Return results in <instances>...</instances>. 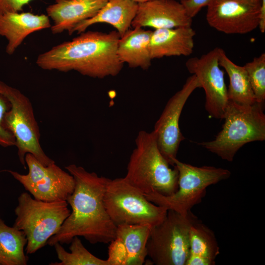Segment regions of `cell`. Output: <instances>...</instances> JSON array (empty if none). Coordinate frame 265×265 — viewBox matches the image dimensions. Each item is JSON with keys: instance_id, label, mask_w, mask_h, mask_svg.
I'll use <instances>...</instances> for the list:
<instances>
[{"instance_id": "6da1fadb", "label": "cell", "mask_w": 265, "mask_h": 265, "mask_svg": "<svg viewBox=\"0 0 265 265\" xmlns=\"http://www.w3.org/2000/svg\"><path fill=\"white\" fill-rule=\"evenodd\" d=\"M65 169L74 177L75 186L66 201L72 209L59 231L47 244H69L76 237H82L91 244L109 243L116 237L117 226L108 214L104 203L109 179L89 172L71 164Z\"/></svg>"}, {"instance_id": "277c9868", "label": "cell", "mask_w": 265, "mask_h": 265, "mask_svg": "<svg viewBox=\"0 0 265 265\" xmlns=\"http://www.w3.org/2000/svg\"><path fill=\"white\" fill-rule=\"evenodd\" d=\"M222 130L211 141L197 144L223 160L232 161L245 144L265 140L263 104L241 106L228 101Z\"/></svg>"}, {"instance_id": "4dcf8cb0", "label": "cell", "mask_w": 265, "mask_h": 265, "mask_svg": "<svg viewBox=\"0 0 265 265\" xmlns=\"http://www.w3.org/2000/svg\"><path fill=\"white\" fill-rule=\"evenodd\" d=\"M133 0L137 2V3H140L144 2L149 1L151 0Z\"/></svg>"}, {"instance_id": "8fae6325", "label": "cell", "mask_w": 265, "mask_h": 265, "mask_svg": "<svg viewBox=\"0 0 265 265\" xmlns=\"http://www.w3.org/2000/svg\"><path fill=\"white\" fill-rule=\"evenodd\" d=\"M198 88H201L200 83L197 77L192 74L183 87L169 99L155 124L153 131L159 149L173 166V159L177 158L180 143L185 139L179 127L180 116L187 99Z\"/></svg>"}, {"instance_id": "5bb4252c", "label": "cell", "mask_w": 265, "mask_h": 265, "mask_svg": "<svg viewBox=\"0 0 265 265\" xmlns=\"http://www.w3.org/2000/svg\"><path fill=\"white\" fill-rule=\"evenodd\" d=\"M192 18L182 4L176 0H151L138 3L133 27H150L156 29L191 26Z\"/></svg>"}, {"instance_id": "1f68e13d", "label": "cell", "mask_w": 265, "mask_h": 265, "mask_svg": "<svg viewBox=\"0 0 265 265\" xmlns=\"http://www.w3.org/2000/svg\"><path fill=\"white\" fill-rule=\"evenodd\" d=\"M180 0V2H182V1H185L186 0Z\"/></svg>"}, {"instance_id": "8992f818", "label": "cell", "mask_w": 265, "mask_h": 265, "mask_svg": "<svg viewBox=\"0 0 265 265\" xmlns=\"http://www.w3.org/2000/svg\"><path fill=\"white\" fill-rule=\"evenodd\" d=\"M178 171L177 190L172 194L164 196L158 193L145 194L152 203L167 210L186 215L200 203L211 185L228 179L231 174L227 169L212 166L198 167L173 159Z\"/></svg>"}, {"instance_id": "f546056e", "label": "cell", "mask_w": 265, "mask_h": 265, "mask_svg": "<svg viewBox=\"0 0 265 265\" xmlns=\"http://www.w3.org/2000/svg\"><path fill=\"white\" fill-rule=\"evenodd\" d=\"M255 5H261V0H240Z\"/></svg>"}, {"instance_id": "ba28073f", "label": "cell", "mask_w": 265, "mask_h": 265, "mask_svg": "<svg viewBox=\"0 0 265 265\" xmlns=\"http://www.w3.org/2000/svg\"><path fill=\"white\" fill-rule=\"evenodd\" d=\"M104 203L116 226L149 224L154 226L163 221L168 211L165 208L149 201L124 177L109 180Z\"/></svg>"}, {"instance_id": "7402d4cb", "label": "cell", "mask_w": 265, "mask_h": 265, "mask_svg": "<svg viewBox=\"0 0 265 265\" xmlns=\"http://www.w3.org/2000/svg\"><path fill=\"white\" fill-rule=\"evenodd\" d=\"M152 227L149 224L117 226L115 238L121 242L125 250V265H142L145 262Z\"/></svg>"}, {"instance_id": "30bf717a", "label": "cell", "mask_w": 265, "mask_h": 265, "mask_svg": "<svg viewBox=\"0 0 265 265\" xmlns=\"http://www.w3.org/2000/svg\"><path fill=\"white\" fill-rule=\"evenodd\" d=\"M28 172L26 175L6 170L36 200L46 202L66 201L73 192L75 182L73 176L53 162L42 164L33 155L25 158Z\"/></svg>"}, {"instance_id": "52a82bcc", "label": "cell", "mask_w": 265, "mask_h": 265, "mask_svg": "<svg viewBox=\"0 0 265 265\" xmlns=\"http://www.w3.org/2000/svg\"><path fill=\"white\" fill-rule=\"evenodd\" d=\"M0 93L8 101L10 107L4 114L3 127L15 139V146L22 165L26 168L25 156L33 155L42 164L54 161L46 155L40 143V131L29 99L18 89L0 81Z\"/></svg>"}, {"instance_id": "44dd1931", "label": "cell", "mask_w": 265, "mask_h": 265, "mask_svg": "<svg viewBox=\"0 0 265 265\" xmlns=\"http://www.w3.org/2000/svg\"><path fill=\"white\" fill-rule=\"evenodd\" d=\"M218 62L229 76L228 101L241 106H250L255 103V97L244 66L234 63L226 55L224 51L219 48Z\"/></svg>"}, {"instance_id": "7a4b0ae2", "label": "cell", "mask_w": 265, "mask_h": 265, "mask_svg": "<svg viewBox=\"0 0 265 265\" xmlns=\"http://www.w3.org/2000/svg\"><path fill=\"white\" fill-rule=\"evenodd\" d=\"M120 36L109 32L88 31L41 53L36 63L46 70L76 71L93 78L117 76L124 64L119 60L117 45Z\"/></svg>"}, {"instance_id": "ac0fdd59", "label": "cell", "mask_w": 265, "mask_h": 265, "mask_svg": "<svg viewBox=\"0 0 265 265\" xmlns=\"http://www.w3.org/2000/svg\"><path fill=\"white\" fill-rule=\"evenodd\" d=\"M138 6L133 0H108L94 16L77 24L68 34H80L94 24L106 23L113 26L121 37L130 29Z\"/></svg>"}, {"instance_id": "ffe728a7", "label": "cell", "mask_w": 265, "mask_h": 265, "mask_svg": "<svg viewBox=\"0 0 265 265\" xmlns=\"http://www.w3.org/2000/svg\"><path fill=\"white\" fill-rule=\"evenodd\" d=\"M189 252L186 265H214L219 247L213 232L197 217L189 234Z\"/></svg>"}, {"instance_id": "2e32d148", "label": "cell", "mask_w": 265, "mask_h": 265, "mask_svg": "<svg viewBox=\"0 0 265 265\" xmlns=\"http://www.w3.org/2000/svg\"><path fill=\"white\" fill-rule=\"evenodd\" d=\"M52 26L47 15L30 12L7 13L0 15V36L7 41L6 53L11 55L32 33Z\"/></svg>"}, {"instance_id": "9a60e30c", "label": "cell", "mask_w": 265, "mask_h": 265, "mask_svg": "<svg viewBox=\"0 0 265 265\" xmlns=\"http://www.w3.org/2000/svg\"><path fill=\"white\" fill-rule=\"evenodd\" d=\"M108 0H56L46 8L47 15L53 22V34L67 30L77 24L94 16Z\"/></svg>"}, {"instance_id": "4fadbf2b", "label": "cell", "mask_w": 265, "mask_h": 265, "mask_svg": "<svg viewBox=\"0 0 265 265\" xmlns=\"http://www.w3.org/2000/svg\"><path fill=\"white\" fill-rule=\"evenodd\" d=\"M260 5L240 0H212L207 6L209 25L226 34L248 33L259 26Z\"/></svg>"}, {"instance_id": "3957f363", "label": "cell", "mask_w": 265, "mask_h": 265, "mask_svg": "<svg viewBox=\"0 0 265 265\" xmlns=\"http://www.w3.org/2000/svg\"><path fill=\"white\" fill-rule=\"evenodd\" d=\"M130 158L124 177L144 195L150 193L169 196L178 188V171L160 152L155 132L140 131Z\"/></svg>"}, {"instance_id": "484cf974", "label": "cell", "mask_w": 265, "mask_h": 265, "mask_svg": "<svg viewBox=\"0 0 265 265\" xmlns=\"http://www.w3.org/2000/svg\"><path fill=\"white\" fill-rule=\"evenodd\" d=\"M10 107L8 100L0 93V145L4 147L15 146V139L12 133L3 126L4 114Z\"/></svg>"}, {"instance_id": "cb8c5ba5", "label": "cell", "mask_w": 265, "mask_h": 265, "mask_svg": "<svg viewBox=\"0 0 265 265\" xmlns=\"http://www.w3.org/2000/svg\"><path fill=\"white\" fill-rule=\"evenodd\" d=\"M69 247L70 252L66 251L59 242L53 246L60 262L52 263L51 265H111L108 260L100 259L91 254L83 246L78 237H75Z\"/></svg>"}, {"instance_id": "4316f807", "label": "cell", "mask_w": 265, "mask_h": 265, "mask_svg": "<svg viewBox=\"0 0 265 265\" xmlns=\"http://www.w3.org/2000/svg\"><path fill=\"white\" fill-rule=\"evenodd\" d=\"M33 0H0V15L7 13L20 12Z\"/></svg>"}, {"instance_id": "9c48e42d", "label": "cell", "mask_w": 265, "mask_h": 265, "mask_svg": "<svg viewBox=\"0 0 265 265\" xmlns=\"http://www.w3.org/2000/svg\"><path fill=\"white\" fill-rule=\"evenodd\" d=\"M197 217L191 211L183 215L168 210L160 224L152 226L147 243V256L156 265H186L189 255V229Z\"/></svg>"}, {"instance_id": "f1b7e54d", "label": "cell", "mask_w": 265, "mask_h": 265, "mask_svg": "<svg viewBox=\"0 0 265 265\" xmlns=\"http://www.w3.org/2000/svg\"><path fill=\"white\" fill-rule=\"evenodd\" d=\"M261 32L265 31V0H261L259 26Z\"/></svg>"}, {"instance_id": "5b68a950", "label": "cell", "mask_w": 265, "mask_h": 265, "mask_svg": "<svg viewBox=\"0 0 265 265\" xmlns=\"http://www.w3.org/2000/svg\"><path fill=\"white\" fill-rule=\"evenodd\" d=\"M13 227L24 232L27 239L26 255L32 254L47 244L60 230L70 215L66 201L46 202L23 192L18 198Z\"/></svg>"}, {"instance_id": "83f0119b", "label": "cell", "mask_w": 265, "mask_h": 265, "mask_svg": "<svg viewBox=\"0 0 265 265\" xmlns=\"http://www.w3.org/2000/svg\"><path fill=\"white\" fill-rule=\"evenodd\" d=\"M212 0H186L180 2L187 14L191 18L195 16L201 9L207 6Z\"/></svg>"}, {"instance_id": "d6986e66", "label": "cell", "mask_w": 265, "mask_h": 265, "mask_svg": "<svg viewBox=\"0 0 265 265\" xmlns=\"http://www.w3.org/2000/svg\"><path fill=\"white\" fill-rule=\"evenodd\" d=\"M152 30L136 27L128 30L120 38L117 49L118 57L131 68L148 69L151 65L150 42Z\"/></svg>"}, {"instance_id": "d4e9b609", "label": "cell", "mask_w": 265, "mask_h": 265, "mask_svg": "<svg viewBox=\"0 0 265 265\" xmlns=\"http://www.w3.org/2000/svg\"><path fill=\"white\" fill-rule=\"evenodd\" d=\"M244 67L247 73L256 102L263 104L265 100V53L255 57Z\"/></svg>"}, {"instance_id": "7c38bea8", "label": "cell", "mask_w": 265, "mask_h": 265, "mask_svg": "<svg viewBox=\"0 0 265 265\" xmlns=\"http://www.w3.org/2000/svg\"><path fill=\"white\" fill-rule=\"evenodd\" d=\"M218 49L215 48L201 57L186 62L188 71L198 78L206 95L205 107L210 116L223 119L228 102L224 73L220 68Z\"/></svg>"}, {"instance_id": "603a6c76", "label": "cell", "mask_w": 265, "mask_h": 265, "mask_svg": "<svg viewBox=\"0 0 265 265\" xmlns=\"http://www.w3.org/2000/svg\"><path fill=\"white\" fill-rule=\"evenodd\" d=\"M26 243L24 232L7 226L0 216V265H26Z\"/></svg>"}, {"instance_id": "e0dca14e", "label": "cell", "mask_w": 265, "mask_h": 265, "mask_svg": "<svg viewBox=\"0 0 265 265\" xmlns=\"http://www.w3.org/2000/svg\"><path fill=\"white\" fill-rule=\"evenodd\" d=\"M195 35L191 26L155 29L150 42L152 59L190 55L193 53Z\"/></svg>"}]
</instances>
